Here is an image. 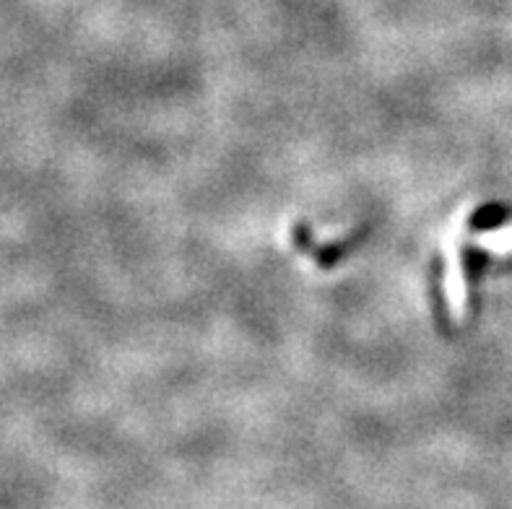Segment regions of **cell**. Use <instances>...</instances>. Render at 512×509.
Listing matches in <instances>:
<instances>
[{
  "label": "cell",
  "mask_w": 512,
  "mask_h": 509,
  "mask_svg": "<svg viewBox=\"0 0 512 509\" xmlns=\"http://www.w3.org/2000/svg\"><path fill=\"white\" fill-rule=\"evenodd\" d=\"M445 294H448L450 315H453V320L455 323H463L468 310V291H466V278H463L461 252H458V239H455V234L445 239Z\"/></svg>",
  "instance_id": "1"
}]
</instances>
